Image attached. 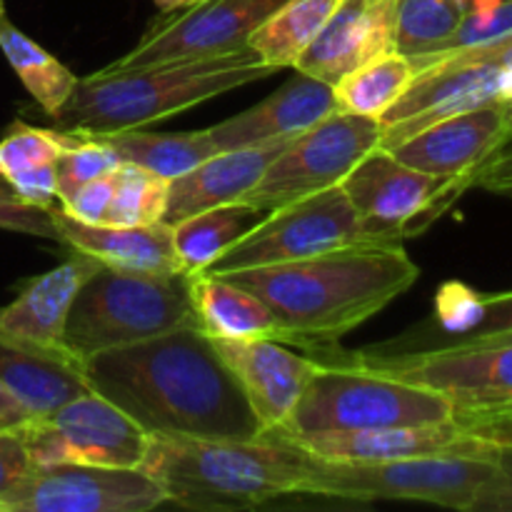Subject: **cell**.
I'll list each match as a JSON object with an SVG mask.
<instances>
[{"label": "cell", "instance_id": "obj_1", "mask_svg": "<svg viewBox=\"0 0 512 512\" xmlns=\"http://www.w3.org/2000/svg\"><path fill=\"white\" fill-rule=\"evenodd\" d=\"M80 373L148 435L245 440L265 433L203 325L88 355Z\"/></svg>", "mask_w": 512, "mask_h": 512}, {"label": "cell", "instance_id": "obj_2", "mask_svg": "<svg viewBox=\"0 0 512 512\" xmlns=\"http://www.w3.org/2000/svg\"><path fill=\"white\" fill-rule=\"evenodd\" d=\"M260 295L288 345L328 353L420 278L403 245H353L293 263L223 275Z\"/></svg>", "mask_w": 512, "mask_h": 512}, {"label": "cell", "instance_id": "obj_3", "mask_svg": "<svg viewBox=\"0 0 512 512\" xmlns=\"http://www.w3.org/2000/svg\"><path fill=\"white\" fill-rule=\"evenodd\" d=\"M140 468L180 508L250 510L303 495L310 453L280 430L245 440L150 435Z\"/></svg>", "mask_w": 512, "mask_h": 512}, {"label": "cell", "instance_id": "obj_4", "mask_svg": "<svg viewBox=\"0 0 512 512\" xmlns=\"http://www.w3.org/2000/svg\"><path fill=\"white\" fill-rule=\"evenodd\" d=\"M273 73L278 70L263 63L250 45L215 58L153 68H100L78 78L73 95L53 123L75 138H108L180 115L205 100L265 80Z\"/></svg>", "mask_w": 512, "mask_h": 512}, {"label": "cell", "instance_id": "obj_5", "mask_svg": "<svg viewBox=\"0 0 512 512\" xmlns=\"http://www.w3.org/2000/svg\"><path fill=\"white\" fill-rule=\"evenodd\" d=\"M315 358H320L318 370L310 375L283 428H275L290 438L458 420L453 403L428 385L368 368L350 355L325 353Z\"/></svg>", "mask_w": 512, "mask_h": 512}, {"label": "cell", "instance_id": "obj_6", "mask_svg": "<svg viewBox=\"0 0 512 512\" xmlns=\"http://www.w3.org/2000/svg\"><path fill=\"white\" fill-rule=\"evenodd\" d=\"M183 325H200L193 275L123 273L100 265L70 305L65 350L83 360Z\"/></svg>", "mask_w": 512, "mask_h": 512}, {"label": "cell", "instance_id": "obj_7", "mask_svg": "<svg viewBox=\"0 0 512 512\" xmlns=\"http://www.w3.org/2000/svg\"><path fill=\"white\" fill-rule=\"evenodd\" d=\"M495 475V455H425L395 460H323L310 455L303 495L335 500H415L473 512Z\"/></svg>", "mask_w": 512, "mask_h": 512}, {"label": "cell", "instance_id": "obj_8", "mask_svg": "<svg viewBox=\"0 0 512 512\" xmlns=\"http://www.w3.org/2000/svg\"><path fill=\"white\" fill-rule=\"evenodd\" d=\"M353 245H378L350 205L340 185L275 208L235 245H230L208 270L228 275L235 270L293 263Z\"/></svg>", "mask_w": 512, "mask_h": 512}, {"label": "cell", "instance_id": "obj_9", "mask_svg": "<svg viewBox=\"0 0 512 512\" xmlns=\"http://www.w3.org/2000/svg\"><path fill=\"white\" fill-rule=\"evenodd\" d=\"M368 368L410 383L428 385L453 403L460 423L498 428V415L512 403V343L483 348H428L413 353H350ZM512 433V430H510Z\"/></svg>", "mask_w": 512, "mask_h": 512}, {"label": "cell", "instance_id": "obj_10", "mask_svg": "<svg viewBox=\"0 0 512 512\" xmlns=\"http://www.w3.org/2000/svg\"><path fill=\"white\" fill-rule=\"evenodd\" d=\"M380 138L383 123L378 118L335 110L313 128L295 135L240 203L270 213L335 188L370 150L378 148Z\"/></svg>", "mask_w": 512, "mask_h": 512}, {"label": "cell", "instance_id": "obj_11", "mask_svg": "<svg viewBox=\"0 0 512 512\" xmlns=\"http://www.w3.org/2000/svg\"><path fill=\"white\" fill-rule=\"evenodd\" d=\"M20 430L33 465L140 468L150 440L128 413L95 390L75 395L53 413L30 418Z\"/></svg>", "mask_w": 512, "mask_h": 512}, {"label": "cell", "instance_id": "obj_12", "mask_svg": "<svg viewBox=\"0 0 512 512\" xmlns=\"http://www.w3.org/2000/svg\"><path fill=\"white\" fill-rule=\"evenodd\" d=\"M340 188L378 245H403L463 195L458 180L420 173L383 148L370 150Z\"/></svg>", "mask_w": 512, "mask_h": 512}, {"label": "cell", "instance_id": "obj_13", "mask_svg": "<svg viewBox=\"0 0 512 512\" xmlns=\"http://www.w3.org/2000/svg\"><path fill=\"white\" fill-rule=\"evenodd\" d=\"M413 68V83L380 115L383 138L378 148L390 150L395 143L448 115L500 100L512 103V70L490 58L443 55L413 63Z\"/></svg>", "mask_w": 512, "mask_h": 512}, {"label": "cell", "instance_id": "obj_14", "mask_svg": "<svg viewBox=\"0 0 512 512\" xmlns=\"http://www.w3.org/2000/svg\"><path fill=\"white\" fill-rule=\"evenodd\" d=\"M168 503L143 468L33 465L0 495V512H148Z\"/></svg>", "mask_w": 512, "mask_h": 512}, {"label": "cell", "instance_id": "obj_15", "mask_svg": "<svg viewBox=\"0 0 512 512\" xmlns=\"http://www.w3.org/2000/svg\"><path fill=\"white\" fill-rule=\"evenodd\" d=\"M285 0H203L193 8L168 13L110 70L153 68L215 58L248 45L250 33Z\"/></svg>", "mask_w": 512, "mask_h": 512}, {"label": "cell", "instance_id": "obj_16", "mask_svg": "<svg viewBox=\"0 0 512 512\" xmlns=\"http://www.w3.org/2000/svg\"><path fill=\"white\" fill-rule=\"evenodd\" d=\"M510 435V430L478 428L453 420L443 425H400L365 433L308 435L293 440L310 455L323 460H395L425 455H498V448Z\"/></svg>", "mask_w": 512, "mask_h": 512}, {"label": "cell", "instance_id": "obj_17", "mask_svg": "<svg viewBox=\"0 0 512 512\" xmlns=\"http://www.w3.org/2000/svg\"><path fill=\"white\" fill-rule=\"evenodd\" d=\"M508 118V100L480 105L435 120L428 128L395 143L390 153L420 173L458 180L460 190L465 193L463 180L500 145L508 143Z\"/></svg>", "mask_w": 512, "mask_h": 512}, {"label": "cell", "instance_id": "obj_18", "mask_svg": "<svg viewBox=\"0 0 512 512\" xmlns=\"http://www.w3.org/2000/svg\"><path fill=\"white\" fill-rule=\"evenodd\" d=\"M398 0H340L293 68L335 85L360 65L395 50Z\"/></svg>", "mask_w": 512, "mask_h": 512}, {"label": "cell", "instance_id": "obj_19", "mask_svg": "<svg viewBox=\"0 0 512 512\" xmlns=\"http://www.w3.org/2000/svg\"><path fill=\"white\" fill-rule=\"evenodd\" d=\"M213 340L263 428H283L310 375L318 370L320 358L293 353L288 343L275 338Z\"/></svg>", "mask_w": 512, "mask_h": 512}, {"label": "cell", "instance_id": "obj_20", "mask_svg": "<svg viewBox=\"0 0 512 512\" xmlns=\"http://www.w3.org/2000/svg\"><path fill=\"white\" fill-rule=\"evenodd\" d=\"M335 110L338 105H335L333 85L295 70L293 78L285 80L273 95L213 125L208 133L218 150L248 148V145L270 143V140L295 138Z\"/></svg>", "mask_w": 512, "mask_h": 512}, {"label": "cell", "instance_id": "obj_21", "mask_svg": "<svg viewBox=\"0 0 512 512\" xmlns=\"http://www.w3.org/2000/svg\"><path fill=\"white\" fill-rule=\"evenodd\" d=\"M290 140L293 138L220 150L180 178H173L168 188L163 223L175 225L188 215L203 213V210L218 208V205L240 203L260 183L268 165L283 153Z\"/></svg>", "mask_w": 512, "mask_h": 512}, {"label": "cell", "instance_id": "obj_22", "mask_svg": "<svg viewBox=\"0 0 512 512\" xmlns=\"http://www.w3.org/2000/svg\"><path fill=\"white\" fill-rule=\"evenodd\" d=\"M100 268L88 253L73 250L48 273L30 278L13 303L0 308V330L48 350H65V320L80 285ZM75 358V355H73Z\"/></svg>", "mask_w": 512, "mask_h": 512}, {"label": "cell", "instance_id": "obj_23", "mask_svg": "<svg viewBox=\"0 0 512 512\" xmlns=\"http://www.w3.org/2000/svg\"><path fill=\"white\" fill-rule=\"evenodd\" d=\"M63 245L80 250L98 260L100 265L123 273L178 275L185 273L173 243V225H90L70 218L55 205Z\"/></svg>", "mask_w": 512, "mask_h": 512}, {"label": "cell", "instance_id": "obj_24", "mask_svg": "<svg viewBox=\"0 0 512 512\" xmlns=\"http://www.w3.org/2000/svg\"><path fill=\"white\" fill-rule=\"evenodd\" d=\"M0 383L28 408L33 418L53 413L85 393L80 360L68 350H48L0 330Z\"/></svg>", "mask_w": 512, "mask_h": 512}, {"label": "cell", "instance_id": "obj_25", "mask_svg": "<svg viewBox=\"0 0 512 512\" xmlns=\"http://www.w3.org/2000/svg\"><path fill=\"white\" fill-rule=\"evenodd\" d=\"M75 140V135L53 128H35L15 120L0 138V178L25 203L55 208L58 175L55 160Z\"/></svg>", "mask_w": 512, "mask_h": 512}, {"label": "cell", "instance_id": "obj_26", "mask_svg": "<svg viewBox=\"0 0 512 512\" xmlns=\"http://www.w3.org/2000/svg\"><path fill=\"white\" fill-rule=\"evenodd\" d=\"M193 303L210 338L280 340V325L268 303L223 275H193Z\"/></svg>", "mask_w": 512, "mask_h": 512}, {"label": "cell", "instance_id": "obj_27", "mask_svg": "<svg viewBox=\"0 0 512 512\" xmlns=\"http://www.w3.org/2000/svg\"><path fill=\"white\" fill-rule=\"evenodd\" d=\"M265 215L248 203H228L178 220L173 225V243L185 273L198 275L208 270Z\"/></svg>", "mask_w": 512, "mask_h": 512}, {"label": "cell", "instance_id": "obj_28", "mask_svg": "<svg viewBox=\"0 0 512 512\" xmlns=\"http://www.w3.org/2000/svg\"><path fill=\"white\" fill-rule=\"evenodd\" d=\"M0 50L30 98L40 105L48 118H55L73 95L78 75L65 68L43 45L30 40L23 30L15 28L5 15L0 18Z\"/></svg>", "mask_w": 512, "mask_h": 512}, {"label": "cell", "instance_id": "obj_29", "mask_svg": "<svg viewBox=\"0 0 512 512\" xmlns=\"http://www.w3.org/2000/svg\"><path fill=\"white\" fill-rule=\"evenodd\" d=\"M340 0H285L250 33L248 45L275 70L293 68Z\"/></svg>", "mask_w": 512, "mask_h": 512}, {"label": "cell", "instance_id": "obj_30", "mask_svg": "<svg viewBox=\"0 0 512 512\" xmlns=\"http://www.w3.org/2000/svg\"><path fill=\"white\" fill-rule=\"evenodd\" d=\"M110 145L123 163L140 165L160 178H180L193 170L210 155L220 153L208 130L195 133H143L138 130H123V133L108 135Z\"/></svg>", "mask_w": 512, "mask_h": 512}, {"label": "cell", "instance_id": "obj_31", "mask_svg": "<svg viewBox=\"0 0 512 512\" xmlns=\"http://www.w3.org/2000/svg\"><path fill=\"white\" fill-rule=\"evenodd\" d=\"M495 3L498 0H398L395 53L408 58L435 53L470 15Z\"/></svg>", "mask_w": 512, "mask_h": 512}, {"label": "cell", "instance_id": "obj_32", "mask_svg": "<svg viewBox=\"0 0 512 512\" xmlns=\"http://www.w3.org/2000/svg\"><path fill=\"white\" fill-rule=\"evenodd\" d=\"M415 68L408 55L385 53L370 63L360 65L353 73L333 85L335 105L343 113L378 118L408 90L413 83Z\"/></svg>", "mask_w": 512, "mask_h": 512}, {"label": "cell", "instance_id": "obj_33", "mask_svg": "<svg viewBox=\"0 0 512 512\" xmlns=\"http://www.w3.org/2000/svg\"><path fill=\"white\" fill-rule=\"evenodd\" d=\"M170 180L133 163H120L113 170V198L105 225H150L160 223L168 205Z\"/></svg>", "mask_w": 512, "mask_h": 512}, {"label": "cell", "instance_id": "obj_34", "mask_svg": "<svg viewBox=\"0 0 512 512\" xmlns=\"http://www.w3.org/2000/svg\"><path fill=\"white\" fill-rule=\"evenodd\" d=\"M123 160L103 138H75L55 160L58 175V205L65 203L80 185L113 173Z\"/></svg>", "mask_w": 512, "mask_h": 512}, {"label": "cell", "instance_id": "obj_35", "mask_svg": "<svg viewBox=\"0 0 512 512\" xmlns=\"http://www.w3.org/2000/svg\"><path fill=\"white\" fill-rule=\"evenodd\" d=\"M512 38V0H498L490 8L478 10L470 15L440 50L420 58H435V55L458 53V50H480L498 45Z\"/></svg>", "mask_w": 512, "mask_h": 512}, {"label": "cell", "instance_id": "obj_36", "mask_svg": "<svg viewBox=\"0 0 512 512\" xmlns=\"http://www.w3.org/2000/svg\"><path fill=\"white\" fill-rule=\"evenodd\" d=\"M0 228L63 243V235H60L58 223H55V208H40V205L25 203L3 178H0Z\"/></svg>", "mask_w": 512, "mask_h": 512}, {"label": "cell", "instance_id": "obj_37", "mask_svg": "<svg viewBox=\"0 0 512 512\" xmlns=\"http://www.w3.org/2000/svg\"><path fill=\"white\" fill-rule=\"evenodd\" d=\"M110 198H113V173L100 175V178L80 185L58 208L68 213L70 218L80 220V223L103 225L105 218H108Z\"/></svg>", "mask_w": 512, "mask_h": 512}, {"label": "cell", "instance_id": "obj_38", "mask_svg": "<svg viewBox=\"0 0 512 512\" xmlns=\"http://www.w3.org/2000/svg\"><path fill=\"white\" fill-rule=\"evenodd\" d=\"M473 512H512V435L498 448L495 475L475 500Z\"/></svg>", "mask_w": 512, "mask_h": 512}, {"label": "cell", "instance_id": "obj_39", "mask_svg": "<svg viewBox=\"0 0 512 512\" xmlns=\"http://www.w3.org/2000/svg\"><path fill=\"white\" fill-rule=\"evenodd\" d=\"M463 188H483L493 195L512 198V140L500 145L488 160H483V163L463 180Z\"/></svg>", "mask_w": 512, "mask_h": 512}, {"label": "cell", "instance_id": "obj_40", "mask_svg": "<svg viewBox=\"0 0 512 512\" xmlns=\"http://www.w3.org/2000/svg\"><path fill=\"white\" fill-rule=\"evenodd\" d=\"M20 428H0V495L33 468Z\"/></svg>", "mask_w": 512, "mask_h": 512}, {"label": "cell", "instance_id": "obj_41", "mask_svg": "<svg viewBox=\"0 0 512 512\" xmlns=\"http://www.w3.org/2000/svg\"><path fill=\"white\" fill-rule=\"evenodd\" d=\"M503 330H512V290H508V293L483 295V320H480L478 328H475L473 333L463 335V338L448 340V343H440V345L460 343V340L480 338V335H490V333H503ZM440 345H435V348H440Z\"/></svg>", "mask_w": 512, "mask_h": 512}, {"label": "cell", "instance_id": "obj_42", "mask_svg": "<svg viewBox=\"0 0 512 512\" xmlns=\"http://www.w3.org/2000/svg\"><path fill=\"white\" fill-rule=\"evenodd\" d=\"M33 415L28 413L23 403L0 383V428H20L25 425Z\"/></svg>", "mask_w": 512, "mask_h": 512}, {"label": "cell", "instance_id": "obj_43", "mask_svg": "<svg viewBox=\"0 0 512 512\" xmlns=\"http://www.w3.org/2000/svg\"><path fill=\"white\" fill-rule=\"evenodd\" d=\"M505 343H512V330L480 335V338H470V340H460V343H450V348H483V345H505ZM440 348H448V345H440Z\"/></svg>", "mask_w": 512, "mask_h": 512}, {"label": "cell", "instance_id": "obj_44", "mask_svg": "<svg viewBox=\"0 0 512 512\" xmlns=\"http://www.w3.org/2000/svg\"><path fill=\"white\" fill-rule=\"evenodd\" d=\"M155 5H158V10L163 15L168 13H178V10H185V8H193V5L203 3V0H153Z\"/></svg>", "mask_w": 512, "mask_h": 512}, {"label": "cell", "instance_id": "obj_45", "mask_svg": "<svg viewBox=\"0 0 512 512\" xmlns=\"http://www.w3.org/2000/svg\"><path fill=\"white\" fill-rule=\"evenodd\" d=\"M498 428L512 430V403L508 405V408H503V413L498 415Z\"/></svg>", "mask_w": 512, "mask_h": 512}, {"label": "cell", "instance_id": "obj_46", "mask_svg": "<svg viewBox=\"0 0 512 512\" xmlns=\"http://www.w3.org/2000/svg\"><path fill=\"white\" fill-rule=\"evenodd\" d=\"M508 108H510V118H508V143L512 140V103H508Z\"/></svg>", "mask_w": 512, "mask_h": 512}, {"label": "cell", "instance_id": "obj_47", "mask_svg": "<svg viewBox=\"0 0 512 512\" xmlns=\"http://www.w3.org/2000/svg\"><path fill=\"white\" fill-rule=\"evenodd\" d=\"M5 15V0H0V18Z\"/></svg>", "mask_w": 512, "mask_h": 512}]
</instances>
